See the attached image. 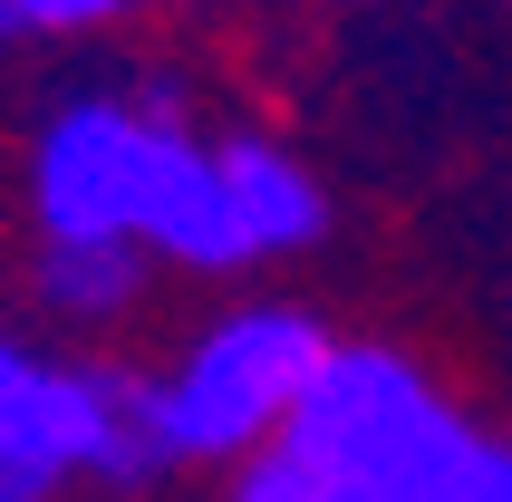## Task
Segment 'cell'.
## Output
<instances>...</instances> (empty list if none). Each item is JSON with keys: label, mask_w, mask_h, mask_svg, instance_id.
<instances>
[{"label": "cell", "mask_w": 512, "mask_h": 502, "mask_svg": "<svg viewBox=\"0 0 512 502\" xmlns=\"http://www.w3.org/2000/svg\"><path fill=\"white\" fill-rule=\"evenodd\" d=\"M39 300L68 329H107L145 300V251L126 242H39Z\"/></svg>", "instance_id": "5b68a950"}, {"label": "cell", "mask_w": 512, "mask_h": 502, "mask_svg": "<svg viewBox=\"0 0 512 502\" xmlns=\"http://www.w3.org/2000/svg\"><path fill=\"white\" fill-rule=\"evenodd\" d=\"M126 10H145V0H0V39H78Z\"/></svg>", "instance_id": "8992f818"}, {"label": "cell", "mask_w": 512, "mask_h": 502, "mask_svg": "<svg viewBox=\"0 0 512 502\" xmlns=\"http://www.w3.org/2000/svg\"><path fill=\"white\" fill-rule=\"evenodd\" d=\"M29 213L39 242H126L174 271H261L329 232V194L290 145H203L165 87L68 97L29 145Z\"/></svg>", "instance_id": "6da1fadb"}, {"label": "cell", "mask_w": 512, "mask_h": 502, "mask_svg": "<svg viewBox=\"0 0 512 502\" xmlns=\"http://www.w3.org/2000/svg\"><path fill=\"white\" fill-rule=\"evenodd\" d=\"M223 502H329V493H319V483L271 445V454H252V464H232V493Z\"/></svg>", "instance_id": "52a82bcc"}, {"label": "cell", "mask_w": 512, "mask_h": 502, "mask_svg": "<svg viewBox=\"0 0 512 502\" xmlns=\"http://www.w3.org/2000/svg\"><path fill=\"white\" fill-rule=\"evenodd\" d=\"M329 319L290 300H242L223 319H203L184 348H174L165 377H145V406H155V445H165V474L184 464H252L290 435L310 377L329 367Z\"/></svg>", "instance_id": "3957f363"}, {"label": "cell", "mask_w": 512, "mask_h": 502, "mask_svg": "<svg viewBox=\"0 0 512 502\" xmlns=\"http://www.w3.org/2000/svg\"><path fill=\"white\" fill-rule=\"evenodd\" d=\"M281 454L329 502H512V435L464 416L387 338H339Z\"/></svg>", "instance_id": "7a4b0ae2"}, {"label": "cell", "mask_w": 512, "mask_h": 502, "mask_svg": "<svg viewBox=\"0 0 512 502\" xmlns=\"http://www.w3.org/2000/svg\"><path fill=\"white\" fill-rule=\"evenodd\" d=\"M155 406L136 367L39 358L0 329V502H49L58 483H155Z\"/></svg>", "instance_id": "277c9868"}]
</instances>
